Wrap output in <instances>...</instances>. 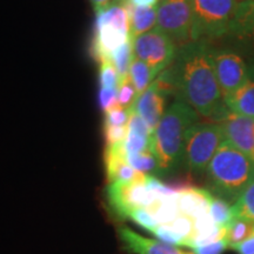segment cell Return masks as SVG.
<instances>
[{
    "instance_id": "obj_10",
    "label": "cell",
    "mask_w": 254,
    "mask_h": 254,
    "mask_svg": "<svg viewBox=\"0 0 254 254\" xmlns=\"http://www.w3.org/2000/svg\"><path fill=\"white\" fill-rule=\"evenodd\" d=\"M117 234L123 250L129 254H193L172 244L142 237L126 226H120Z\"/></svg>"
},
{
    "instance_id": "obj_17",
    "label": "cell",
    "mask_w": 254,
    "mask_h": 254,
    "mask_svg": "<svg viewBox=\"0 0 254 254\" xmlns=\"http://www.w3.org/2000/svg\"><path fill=\"white\" fill-rule=\"evenodd\" d=\"M133 59H134V52H133L132 38L118 47L111 56V63L113 64L119 74L120 85L129 78V69H131Z\"/></svg>"
},
{
    "instance_id": "obj_7",
    "label": "cell",
    "mask_w": 254,
    "mask_h": 254,
    "mask_svg": "<svg viewBox=\"0 0 254 254\" xmlns=\"http://www.w3.org/2000/svg\"><path fill=\"white\" fill-rule=\"evenodd\" d=\"M157 27L182 47L192 41V11L190 0H159Z\"/></svg>"
},
{
    "instance_id": "obj_14",
    "label": "cell",
    "mask_w": 254,
    "mask_h": 254,
    "mask_svg": "<svg viewBox=\"0 0 254 254\" xmlns=\"http://www.w3.org/2000/svg\"><path fill=\"white\" fill-rule=\"evenodd\" d=\"M212 193L207 190L189 187L177 190V202L180 213L193 220L209 214Z\"/></svg>"
},
{
    "instance_id": "obj_2",
    "label": "cell",
    "mask_w": 254,
    "mask_h": 254,
    "mask_svg": "<svg viewBox=\"0 0 254 254\" xmlns=\"http://www.w3.org/2000/svg\"><path fill=\"white\" fill-rule=\"evenodd\" d=\"M198 119L196 111L184 101L178 100L168 107L151 136V151L157 158L159 173H171L180 166L186 133Z\"/></svg>"
},
{
    "instance_id": "obj_5",
    "label": "cell",
    "mask_w": 254,
    "mask_h": 254,
    "mask_svg": "<svg viewBox=\"0 0 254 254\" xmlns=\"http://www.w3.org/2000/svg\"><path fill=\"white\" fill-rule=\"evenodd\" d=\"M226 140L222 125L219 123H196L186 133L183 163L190 172H206L209 161L220 145Z\"/></svg>"
},
{
    "instance_id": "obj_1",
    "label": "cell",
    "mask_w": 254,
    "mask_h": 254,
    "mask_svg": "<svg viewBox=\"0 0 254 254\" xmlns=\"http://www.w3.org/2000/svg\"><path fill=\"white\" fill-rule=\"evenodd\" d=\"M176 95L199 116L220 123L228 110L215 75L212 47L208 41H190L177 52L171 65Z\"/></svg>"
},
{
    "instance_id": "obj_16",
    "label": "cell",
    "mask_w": 254,
    "mask_h": 254,
    "mask_svg": "<svg viewBox=\"0 0 254 254\" xmlns=\"http://www.w3.org/2000/svg\"><path fill=\"white\" fill-rule=\"evenodd\" d=\"M132 6V5H131ZM131 38L153 30L157 23V6L155 7H131Z\"/></svg>"
},
{
    "instance_id": "obj_30",
    "label": "cell",
    "mask_w": 254,
    "mask_h": 254,
    "mask_svg": "<svg viewBox=\"0 0 254 254\" xmlns=\"http://www.w3.org/2000/svg\"><path fill=\"white\" fill-rule=\"evenodd\" d=\"M133 7H155L159 0H128Z\"/></svg>"
},
{
    "instance_id": "obj_6",
    "label": "cell",
    "mask_w": 254,
    "mask_h": 254,
    "mask_svg": "<svg viewBox=\"0 0 254 254\" xmlns=\"http://www.w3.org/2000/svg\"><path fill=\"white\" fill-rule=\"evenodd\" d=\"M133 52L134 58L147 64L158 75L172 65L177 56V45L160 28L154 27L133 39Z\"/></svg>"
},
{
    "instance_id": "obj_26",
    "label": "cell",
    "mask_w": 254,
    "mask_h": 254,
    "mask_svg": "<svg viewBox=\"0 0 254 254\" xmlns=\"http://www.w3.org/2000/svg\"><path fill=\"white\" fill-rule=\"evenodd\" d=\"M98 100H99V106L104 112H107L113 107L120 105L118 103V90L113 88H99L98 93ZM122 106V105H120Z\"/></svg>"
},
{
    "instance_id": "obj_31",
    "label": "cell",
    "mask_w": 254,
    "mask_h": 254,
    "mask_svg": "<svg viewBox=\"0 0 254 254\" xmlns=\"http://www.w3.org/2000/svg\"><path fill=\"white\" fill-rule=\"evenodd\" d=\"M92 6H93V9L95 12H99L101 9H105L111 4L112 0H90Z\"/></svg>"
},
{
    "instance_id": "obj_11",
    "label": "cell",
    "mask_w": 254,
    "mask_h": 254,
    "mask_svg": "<svg viewBox=\"0 0 254 254\" xmlns=\"http://www.w3.org/2000/svg\"><path fill=\"white\" fill-rule=\"evenodd\" d=\"M228 34L240 49L254 56V0H241L238 4Z\"/></svg>"
},
{
    "instance_id": "obj_21",
    "label": "cell",
    "mask_w": 254,
    "mask_h": 254,
    "mask_svg": "<svg viewBox=\"0 0 254 254\" xmlns=\"http://www.w3.org/2000/svg\"><path fill=\"white\" fill-rule=\"evenodd\" d=\"M209 215L220 228H226L232 220V205L226 200L212 194Z\"/></svg>"
},
{
    "instance_id": "obj_28",
    "label": "cell",
    "mask_w": 254,
    "mask_h": 254,
    "mask_svg": "<svg viewBox=\"0 0 254 254\" xmlns=\"http://www.w3.org/2000/svg\"><path fill=\"white\" fill-rule=\"evenodd\" d=\"M230 249L228 246L226 237L221 238V239L215 240L213 243L206 244V245H201L198 247L192 249L193 254H221L225 250Z\"/></svg>"
},
{
    "instance_id": "obj_3",
    "label": "cell",
    "mask_w": 254,
    "mask_h": 254,
    "mask_svg": "<svg viewBox=\"0 0 254 254\" xmlns=\"http://www.w3.org/2000/svg\"><path fill=\"white\" fill-rule=\"evenodd\" d=\"M209 192L233 205L254 180V161L225 140L206 168Z\"/></svg>"
},
{
    "instance_id": "obj_13",
    "label": "cell",
    "mask_w": 254,
    "mask_h": 254,
    "mask_svg": "<svg viewBox=\"0 0 254 254\" xmlns=\"http://www.w3.org/2000/svg\"><path fill=\"white\" fill-rule=\"evenodd\" d=\"M168 94L159 86L157 81H153L145 92L136 97L132 109L135 111L152 129L159 125L166 109V99Z\"/></svg>"
},
{
    "instance_id": "obj_25",
    "label": "cell",
    "mask_w": 254,
    "mask_h": 254,
    "mask_svg": "<svg viewBox=\"0 0 254 254\" xmlns=\"http://www.w3.org/2000/svg\"><path fill=\"white\" fill-rule=\"evenodd\" d=\"M138 97L134 86H133L131 78L124 81L118 88V103L123 107H131Z\"/></svg>"
},
{
    "instance_id": "obj_15",
    "label": "cell",
    "mask_w": 254,
    "mask_h": 254,
    "mask_svg": "<svg viewBox=\"0 0 254 254\" xmlns=\"http://www.w3.org/2000/svg\"><path fill=\"white\" fill-rule=\"evenodd\" d=\"M231 112L254 120V67L249 66V77L239 88L224 98Z\"/></svg>"
},
{
    "instance_id": "obj_9",
    "label": "cell",
    "mask_w": 254,
    "mask_h": 254,
    "mask_svg": "<svg viewBox=\"0 0 254 254\" xmlns=\"http://www.w3.org/2000/svg\"><path fill=\"white\" fill-rule=\"evenodd\" d=\"M128 39H131L129 34L95 17L93 37L90 47L91 57L99 63V65L104 62H111V56L114 51Z\"/></svg>"
},
{
    "instance_id": "obj_4",
    "label": "cell",
    "mask_w": 254,
    "mask_h": 254,
    "mask_svg": "<svg viewBox=\"0 0 254 254\" xmlns=\"http://www.w3.org/2000/svg\"><path fill=\"white\" fill-rule=\"evenodd\" d=\"M241 0H190L192 41L219 39L228 34L234 11Z\"/></svg>"
},
{
    "instance_id": "obj_8",
    "label": "cell",
    "mask_w": 254,
    "mask_h": 254,
    "mask_svg": "<svg viewBox=\"0 0 254 254\" xmlns=\"http://www.w3.org/2000/svg\"><path fill=\"white\" fill-rule=\"evenodd\" d=\"M212 60L224 98L239 88L249 77V66L237 51L212 49Z\"/></svg>"
},
{
    "instance_id": "obj_20",
    "label": "cell",
    "mask_w": 254,
    "mask_h": 254,
    "mask_svg": "<svg viewBox=\"0 0 254 254\" xmlns=\"http://www.w3.org/2000/svg\"><path fill=\"white\" fill-rule=\"evenodd\" d=\"M244 218L254 221V180L232 205V219Z\"/></svg>"
},
{
    "instance_id": "obj_32",
    "label": "cell",
    "mask_w": 254,
    "mask_h": 254,
    "mask_svg": "<svg viewBox=\"0 0 254 254\" xmlns=\"http://www.w3.org/2000/svg\"><path fill=\"white\" fill-rule=\"evenodd\" d=\"M251 65H252V66H253V67H254V63H252V64H251Z\"/></svg>"
},
{
    "instance_id": "obj_12",
    "label": "cell",
    "mask_w": 254,
    "mask_h": 254,
    "mask_svg": "<svg viewBox=\"0 0 254 254\" xmlns=\"http://www.w3.org/2000/svg\"><path fill=\"white\" fill-rule=\"evenodd\" d=\"M226 140L254 161V120L228 111L220 123Z\"/></svg>"
},
{
    "instance_id": "obj_22",
    "label": "cell",
    "mask_w": 254,
    "mask_h": 254,
    "mask_svg": "<svg viewBox=\"0 0 254 254\" xmlns=\"http://www.w3.org/2000/svg\"><path fill=\"white\" fill-rule=\"evenodd\" d=\"M127 163L129 166H132L138 172L147 174L158 172L159 173V166L157 158L152 153V151H146L144 153H139L134 155H127Z\"/></svg>"
},
{
    "instance_id": "obj_27",
    "label": "cell",
    "mask_w": 254,
    "mask_h": 254,
    "mask_svg": "<svg viewBox=\"0 0 254 254\" xmlns=\"http://www.w3.org/2000/svg\"><path fill=\"white\" fill-rule=\"evenodd\" d=\"M103 133L106 145H116L122 144L125 141L127 135V126L122 127H112V126H103Z\"/></svg>"
},
{
    "instance_id": "obj_29",
    "label": "cell",
    "mask_w": 254,
    "mask_h": 254,
    "mask_svg": "<svg viewBox=\"0 0 254 254\" xmlns=\"http://www.w3.org/2000/svg\"><path fill=\"white\" fill-rule=\"evenodd\" d=\"M238 254H254V228L246 240L233 249Z\"/></svg>"
},
{
    "instance_id": "obj_19",
    "label": "cell",
    "mask_w": 254,
    "mask_h": 254,
    "mask_svg": "<svg viewBox=\"0 0 254 254\" xmlns=\"http://www.w3.org/2000/svg\"><path fill=\"white\" fill-rule=\"evenodd\" d=\"M254 228V221L244 218L232 219L226 227V239L230 250L246 240Z\"/></svg>"
},
{
    "instance_id": "obj_18",
    "label": "cell",
    "mask_w": 254,
    "mask_h": 254,
    "mask_svg": "<svg viewBox=\"0 0 254 254\" xmlns=\"http://www.w3.org/2000/svg\"><path fill=\"white\" fill-rule=\"evenodd\" d=\"M155 77L157 74L147 64L136 58L133 59L131 69H129V78L135 88L136 94L140 95L142 92L147 90Z\"/></svg>"
},
{
    "instance_id": "obj_24",
    "label": "cell",
    "mask_w": 254,
    "mask_h": 254,
    "mask_svg": "<svg viewBox=\"0 0 254 254\" xmlns=\"http://www.w3.org/2000/svg\"><path fill=\"white\" fill-rule=\"evenodd\" d=\"M119 85L120 78L113 64L111 62L101 63L99 68V86L101 88L118 90Z\"/></svg>"
},
{
    "instance_id": "obj_23",
    "label": "cell",
    "mask_w": 254,
    "mask_h": 254,
    "mask_svg": "<svg viewBox=\"0 0 254 254\" xmlns=\"http://www.w3.org/2000/svg\"><path fill=\"white\" fill-rule=\"evenodd\" d=\"M132 107H123L118 106L113 107L107 112H105L103 126H112V127H122L127 126L128 120L131 118Z\"/></svg>"
}]
</instances>
